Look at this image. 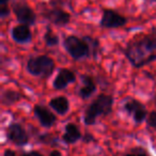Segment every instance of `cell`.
Wrapping results in <instances>:
<instances>
[{"label": "cell", "instance_id": "obj_15", "mask_svg": "<svg viewBox=\"0 0 156 156\" xmlns=\"http://www.w3.org/2000/svg\"><path fill=\"white\" fill-rule=\"evenodd\" d=\"M23 98H24V96L15 90H5L1 94V103L5 106H12Z\"/></svg>", "mask_w": 156, "mask_h": 156}, {"label": "cell", "instance_id": "obj_20", "mask_svg": "<svg viewBox=\"0 0 156 156\" xmlns=\"http://www.w3.org/2000/svg\"><path fill=\"white\" fill-rule=\"evenodd\" d=\"M147 122L150 127L154 128L156 130V111H152V112L149 113L147 118Z\"/></svg>", "mask_w": 156, "mask_h": 156}, {"label": "cell", "instance_id": "obj_19", "mask_svg": "<svg viewBox=\"0 0 156 156\" xmlns=\"http://www.w3.org/2000/svg\"><path fill=\"white\" fill-rule=\"evenodd\" d=\"M40 140H41L43 143H46V144L55 145V144H57V140H58V139L55 138V137L51 136V135L45 134V135H42V136L40 137Z\"/></svg>", "mask_w": 156, "mask_h": 156}, {"label": "cell", "instance_id": "obj_3", "mask_svg": "<svg viewBox=\"0 0 156 156\" xmlns=\"http://www.w3.org/2000/svg\"><path fill=\"white\" fill-rule=\"evenodd\" d=\"M56 69V62L52 58L41 55L37 57H32L26 63V69L30 75L37 77L48 78Z\"/></svg>", "mask_w": 156, "mask_h": 156}, {"label": "cell", "instance_id": "obj_7", "mask_svg": "<svg viewBox=\"0 0 156 156\" xmlns=\"http://www.w3.org/2000/svg\"><path fill=\"white\" fill-rule=\"evenodd\" d=\"M42 15L49 23L59 27L66 26L71 22V14L60 7H51L45 9V11L42 12Z\"/></svg>", "mask_w": 156, "mask_h": 156}, {"label": "cell", "instance_id": "obj_2", "mask_svg": "<svg viewBox=\"0 0 156 156\" xmlns=\"http://www.w3.org/2000/svg\"><path fill=\"white\" fill-rule=\"evenodd\" d=\"M115 100L108 94H100L89 105L83 115V123L87 126L94 125L98 117H107L112 112Z\"/></svg>", "mask_w": 156, "mask_h": 156}, {"label": "cell", "instance_id": "obj_26", "mask_svg": "<svg viewBox=\"0 0 156 156\" xmlns=\"http://www.w3.org/2000/svg\"><path fill=\"white\" fill-rule=\"evenodd\" d=\"M49 156H62V153L58 150H52L49 153Z\"/></svg>", "mask_w": 156, "mask_h": 156}, {"label": "cell", "instance_id": "obj_23", "mask_svg": "<svg viewBox=\"0 0 156 156\" xmlns=\"http://www.w3.org/2000/svg\"><path fill=\"white\" fill-rule=\"evenodd\" d=\"M83 142H87V143H89V142H92V141H94L95 139H94V137L92 136L91 134H86L85 136L83 137Z\"/></svg>", "mask_w": 156, "mask_h": 156}, {"label": "cell", "instance_id": "obj_11", "mask_svg": "<svg viewBox=\"0 0 156 156\" xmlns=\"http://www.w3.org/2000/svg\"><path fill=\"white\" fill-rule=\"evenodd\" d=\"M11 37L17 44H27L32 40V33L28 25L20 24L13 27L11 30Z\"/></svg>", "mask_w": 156, "mask_h": 156}, {"label": "cell", "instance_id": "obj_30", "mask_svg": "<svg viewBox=\"0 0 156 156\" xmlns=\"http://www.w3.org/2000/svg\"><path fill=\"white\" fill-rule=\"evenodd\" d=\"M153 1H155V2H156V0H153Z\"/></svg>", "mask_w": 156, "mask_h": 156}, {"label": "cell", "instance_id": "obj_17", "mask_svg": "<svg viewBox=\"0 0 156 156\" xmlns=\"http://www.w3.org/2000/svg\"><path fill=\"white\" fill-rule=\"evenodd\" d=\"M142 106H143L142 103L135 100V98H130V100H128L127 102L124 104V110L127 112V115H133V113H134L135 111L138 110V109L141 108Z\"/></svg>", "mask_w": 156, "mask_h": 156}, {"label": "cell", "instance_id": "obj_13", "mask_svg": "<svg viewBox=\"0 0 156 156\" xmlns=\"http://www.w3.org/2000/svg\"><path fill=\"white\" fill-rule=\"evenodd\" d=\"M83 138L80 129L74 123H67L64 128V134L62 136V141L66 144H74Z\"/></svg>", "mask_w": 156, "mask_h": 156}, {"label": "cell", "instance_id": "obj_29", "mask_svg": "<svg viewBox=\"0 0 156 156\" xmlns=\"http://www.w3.org/2000/svg\"><path fill=\"white\" fill-rule=\"evenodd\" d=\"M155 105H156V95H155Z\"/></svg>", "mask_w": 156, "mask_h": 156}, {"label": "cell", "instance_id": "obj_8", "mask_svg": "<svg viewBox=\"0 0 156 156\" xmlns=\"http://www.w3.org/2000/svg\"><path fill=\"white\" fill-rule=\"evenodd\" d=\"M7 138L17 147H24L29 142V135L20 123H11L7 128Z\"/></svg>", "mask_w": 156, "mask_h": 156}, {"label": "cell", "instance_id": "obj_16", "mask_svg": "<svg viewBox=\"0 0 156 156\" xmlns=\"http://www.w3.org/2000/svg\"><path fill=\"white\" fill-rule=\"evenodd\" d=\"M44 42L47 46L49 47H54L59 44V37L57 34H55V32L50 28L46 29V32L44 33Z\"/></svg>", "mask_w": 156, "mask_h": 156}, {"label": "cell", "instance_id": "obj_6", "mask_svg": "<svg viewBox=\"0 0 156 156\" xmlns=\"http://www.w3.org/2000/svg\"><path fill=\"white\" fill-rule=\"evenodd\" d=\"M12 11L20 24L33 26L37 23V14L26 2H15L12 5Z\"/></svg>", "mask_w": 156, "mask_h": 156}, {"label": "cell", "instance_id": "obj_14", "mask_svg": "<svg viewBox=\"0 0 156 156\" xmlns=\"http://www.w3.org/2000/svg\"><path fill=\"white\" fill-rule=\"evenodd\" d=\"M48 106L51 109H54L58 115H64L69 110V102L65 96H56L51 98L48 103Z\"/></svg>", "mask_w": 156, "mask_h": 156}, {"label": "cell", "instance_id": "obj_10", "mask_svg": "<svg viewBox=\"0 0 156 156\" xmlns=\"http://www.w3.org/2000/svg\"><path fill=\"white\" fill-rule=\"evenodd\" d=\"M76 81V75L73 71L69 69H60L55 77L52 87L55 90H64L69 83H74Z\"/></svg>", "mask_w": 156, "mask_h": 156}, {"label": "cell", "instance_id": "obj_27", "mask_svg": "<svg viewBox=\"0 0 156 156\" xmlns=\"http://www.w3.org/2000/svg\"><path fill=\"white\" fill-rule=\"evenodd\" d=\"M150 34H151L152 37H153L154 39L156 40V27H154V28L151 29V33H150Z\"/></svg>", "mask_w": 156, "mask_h": 156}, {"label": "cell", "instance_id": "obj_21", "mask_svg": "<svg viewBox=\"0 0 156 156\" xmlns=\"http://www.w3.org/2000/svg\"><path fill=\"white\" fill-rule=\"evenodd\" d=\"M10 15V9L8 7V5H2L1 8H0V17L2 18H5Z\"/></svg>", "mask_w": 156, "mask_h": 156}, {"label": "cell", "instance_id": "obj_9", "mask_svg": "<svg viewBox=\"0 0 156 156\" xmlns=\"http://www.w3.org/2000/svg\"><path fill=\"white\" fill-rule=\"evenodd\" d=\"M33 113L37 117V119L39 120L41 126L45 128H49L51 126H54L57 122V117L49 110L48 108H46L43 105H35L33 108Z\"/></svg>", "mask_w": 156, "mask_h": 156}, {"label": "cell", "instance_id": "obj_5", "mask_svg": "<svg viewBox=\"0 0 156 156\" xmlns=\"http://www.w3.org/2000/svg\"><path fill=\"white\" fill-rule=\"evenodd\" d=\"M126 24H127V18L119 12L111 9L103 10L102 17L100 20L101 27L106 29H117L124 27Z\"/></svg>", "mask_w": 156, "mask_h": 156}, {"label": "cell", "instance_id": "obj_25", "mask_svg": "<svg viewBox=\"0 0 156 156\" xmlns=\"http://www.w3.org/2000/svg\"><path fill=\"white\" fill-rule=\"evenodd\" d=\"M3 156H16V154H15V152L12 151V150L7 149L5 151V153H3Z\"/></svg>", "mask_w": 156, "mask_h": 156}, {"label": "cell", "instance_id": "obj_22", "mask_svg": "<svg viewBox=\"0 0 156 156\" xmlns=\"http://www.w3.org/2000/svg\"><path fill=\"white\" fill-rule=\"evenodd\" d=\"M124 156H149V155H147L145 152H143L142 150H141V147H138V149L135 150V151L126 153Z\"/></svg>", "mask_w": 156, "mask_h": 156}, {"label": "cell", "instance_id": "obj_28", "mask_svg": "<svg viewBox=\"0 0 156 156\" xmlns=\"http://www.w3.org/2000/svg\"><path fill=\"white\" fill-rule=\"evenodd\" d=\"M10 0H0V5H8L9 3Z\"/></svg>", "mask_w": 156, "mask_h": 156}, {"label": "cell", "instance_id": "obj_1", "mask_svg": "<svg viewBox=\"0 0 156 156\" xmlns=\"http://www.w3.org/2000/svg\"><path fill=\"white\" fill-rule=\"evenodd\" d=\"M125 57L134 67H142L156 60V40L151 34L135 39L127 44Z\"/></svg>", "mask_w": 156, "mask_h": 156}, {"label": "cell", "instance_id": "obj_24", "mask_svg": "<svg viewBox=\"0 0 156 156\" xmlns=\"http://www.w3.org/2000/svg\"><path fill=\"white\" fill-rule=\"evenodd\" d=\"M22 156H44V155H42L37 151H30V152H26V153H23Z\"/></svg>", "mask_w": 156, "mask_h": 156}, {"label": "cell", "instance_id": "obj_12", "mask_svg": "<svg viewBox=\"0 0 156 156\" xmlns=\"http://www.w3.org/2000/svg\"><path fill=\"white\" fill-rule=\"evenodd\" d=\"M81 81H83V86L78 91V95L81 100H87L91 98V95H93V93L96 91V83L93 78L89 75L81 76Z\"/></svg>", "mask_w": 156, "mask_h": 156}, {"label": "cell", "instance_id": "obj_4", "mask_svg": "<svg viewBox=\"0 0 156 156\" xmlns=\"http://www.w3.org/2000/svg\"><path fill=\"white\" fill-rule=\"evenodd\" d=\"M63 47L74 60H81L92 56L90 45L83 37H78L76 35H69L63 41Z\"/></svg>", "mask_w": 156, "mask_h": 156}, {"label": "cell", "instance_id": "obj_18", "mask_svg": "<svg viewBox=\"0 0 156 156\" xmlns=\"http://www.w3.org/2000/svg\"><path fill=\"white\" fill-rule=\"evenodd\" d=\"M86 39V41L88 42V44L90 45V48H91V52H92V57L96 58L98 56V49H100V41L95 37H89V35H86L83 37Z\"/></svg>", "mask_w": 156, "mask_h": 156}]
</instances>
